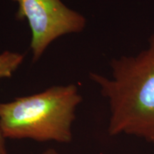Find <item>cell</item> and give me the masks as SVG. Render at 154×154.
Returning a JSON list of instances; mask_svg holds the SVG:
<instances>
[{"mask_svg": "<svg viewBox=\"0 0 154 154\" xmlns=\"http://www.w3.org/2000/svg\"><path fill=\"white\" fill-rule=\"evenodd\" d=\"M111 76L91 73L110 109L108 133L136 136L154 145V33L136 55L111 61Z\"/></svg>", "mask_w": 154, "mask_h": 154, "instance_id": "1", "label": "cell"}, {"mask_svg": "<svg viewBox=\"0 0 154 154\" xmlns=\"http://www.w3.org/2000/svg\"><path fill=\"white\" fill-rule=\"evenodd\" d=\"M82 101L78 88L69 84L0 103V128L5 138L70 143L75 112Z\"/></svg>", "mask_w": 154, "mask_h": 154, "instance_id": "2", "label": "cell"}, {"mask_svg": "<svg viewBox=\"0 0 154 154\" xmlns=\"http://www.w3.org/2000/svg\"><path fill=\"white\" fill-rule=\"evenodd\" d=\"M18 4L17 20L27 21L32 38L33 61L44 54L48 47L61 36L82 32L86 19L69 8L61 0H12Z\"/></svg>", "mask_w": 154, "mask_h": 154, "instance_id": "3", "label": "cell"}, {"mask_svg": "<svg viewBox=\"0 0 154 154\" xmlns=\"http://www.w3.org/2000/svg\"><path fill=\"white\" fill-rule=\"evenodd\" d=\"M22 54L5 51L0 54V79L10 78L24 61Z\"/></svg>", "mask_w": 154, "mask_h": 154, "instance_id": "4", "label": "cell"}, {"mask_svg": "<svg viewBox=\"0 0 154 154\" xmlns=\"http://www.w3.org/2000/svg\"><path fill=\"white\" fill-rule=\"evenodd\" d=\"M5 137L0 128V154H9L5 143Z\"/></svg>", "mask_w": 154, "mask_h": 154, "instance_id": "5", "label": "cell"}, {"mask_svg": "<svg viewBox=\"0 0 154 154\" xmlns=\"http://www.w3.org/2000/svg\"><path fill=\"white\" fill-rule=\"evenodd\" d=\"M42 154H59V153H58V152L54 149H49L46 150L45 151L42 153Z\"/></svg>", "mask_w": 154, "mask_h": 154, "instance_id": "6", "label": "cell"}]
</instances>
